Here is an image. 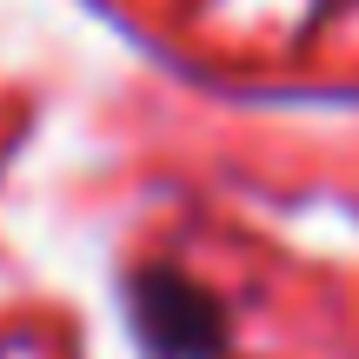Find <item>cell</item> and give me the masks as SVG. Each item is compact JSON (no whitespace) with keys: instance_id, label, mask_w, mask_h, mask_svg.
Masks as SVG:
<instances>
[{"instance_id":"1","label":"cell","mask_w":359,"mask_h":359,"mask_svg":"<svg viewBox=\"0 0 359 359\" xmlns=\"http://www.w3.org/2000/svg\"><path fill=\"white\" fill-rule=\"evenodd\" d=\"M127 326L140 339L147 359H226L233 353V320H226V299L213 286L187 280L180 266L154 259V266H133L127 286Z\"/></svg>"}]
</instances>
